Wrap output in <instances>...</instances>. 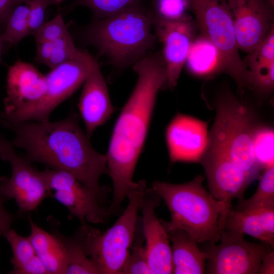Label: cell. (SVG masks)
<instances>
[{"instance_id": "6da1fadb", "label": "cell", "mask_w": 274, "mask_h": 274, "mask_svg": "<svg viewBox=\"0 0 274 274\" xmlns=\"http://www.w3.org/2000/svg\"><path fill=\"white\" fill-rule=\"evenodd\" d=\"M138 78L113 128L107 158L113 184L111 214L117 215L128 195L140 187L133 177L143 149L158 91L166 87L167 73L160 52L149 53L133 64Z\"/></svg>"}, {"instance_id": "7a4b0ae2", "label": "cell", "mask_w": 274, "mask_h": 274, "mask_svg": "<svg viewBox=\"0 0 274 274\" xmlns=\"http://www.w3.org/2000/svg\"><path fill=\"white\" fill-rule=\"evenodd\" d=\"M0 125L14 133L13 146L24 150L30 162L67 172L91 190L108 193L99 184L107 174L106 156L93 148L75 114L55 122L0 120Z\"/></svg>"}, {"instance_id": "3957f363", "label": "cell", "mask_w": 274, "mask_h": 274, "mask_svg": "<svg viewBox=\"0 0 274 274\" xmlns=\"http://www.w3.org/2000/svg\"><path fill=\"white\" fill-rule=\"evenodd\" d=\"M204 178L179 184L154 182L151 188L162 199L170 220H162L167 232L181 229L197 244L219 241L224 221L231 205L216 199L203 186Z\"/></svg>"}, {"instance_id": "277c9868", "label": "cell", "mask_w": 274, "mask_h": 274, "mask_svg": "<svg viewBox=\"0 0 274 274\" xmlns=\"http://www.w3.org/2000/svg\"><path fill=\"white\" fill-rule=\"evenodd\" d=\"M153 15L143 5L95 20L85 32L86 42L118 68L141 59L154 46Z\"/></svg>"}, {"instance_id": "5b68a950", "label": "cell", "mask_w": 274, "mask_h": 274, "mask_svg": "<svg viewBox=\"0 0 274 274\" xmlns=\"http://www.w3.org/2000/svg\"><path fill=\"white\" fill-rule=\"evenodd\" d=\"M216 108L208 147L226 156L252 183L259 179L263 169L254 154L252 138L256 126L252 112L230 92L219 97Z\"/></svg>"}, {"instance_id": "8992f818", "label": "cell", "mask_w": 274, "mask_h": 274, "mask_svg": "<svg viewBox=\"0 0 274 274\" xmlns=\"http://www.w3.org/2000/svg\"><path fill=\"white\" fill-rule=\"evenodd\" d=\"M141 185L127 196L128 203L116 222L103 233L96 228L84 226L83 248L86 255L98 267L100 274H120L128 257L138 212L144 191Z\"/></svg>"}, {"instance_id": "52a82bcc", "label": "cell", "mask_w": 274, "mask_h": 274, "mask_svg": "<svg viewBox=\"0 0 274 274\" xmlns=\"http://www.w3.org/2000/svg\"><path fill=\"white\" fill-rule=\"evenodd\" d=\"M200 34L217 48L222 70L235 82L239 92L250 88V73L239 54L233 24L227 0H190Z\"/></svg>"}, {"instance_id": "ba28073f", "label": "cell", "mask_w": 274, "mask_h": 274, "mask_svg": "<svg viewBox=\"0 0 274 274\" xmlns=\"http://www.w3.org/2000/svg\"><path fill=\"white\" fill-rule=\"evenodd\" d=\"M47 187L56 200L82 225L87 222L105 223L111 214L106 194L96 192L82 184L71 174L47 167L41 171Z\"/></svg>"}, {"instance_id": "9c48e42d", "label": "cell", "mask_w": 274, "mask_h": 274, "mask_svg": "<svg viewBox=\"0 0 274 274\" xmlns=\"http://www.w3.org/2000/svg\"><path fill=\"white\" fill-rule=\"evenodd\" d=\"M221 243H209L205 273L208 274H257L263 257L271 251L269 246L250 242L244 234L224 228Z\"/></svg>"}, {"instance_id": "30bf717a", "label": "cell", "mask_w": 274, "mask_h": 274, "mask_svg": "<svg viewBox=\"0 0 274 274\" xmlns=\"http://www.w3.org/2000/svg\"><path fill=\"white\" fill-rule=\"evenodd\" d=\"M87 70L86 51H83L80 58L61 64L45 75L46 90L39 102L30 108L10 114L0 111V120L49 121L52 111L83 84Z\"/></svg>"}, {"instance_id": "8fae6325", "label": "cell", "mask_w": 274, "mask_h": 274, "mask_svg": "<svg viewBox=\"0 0 274 274\" xmlns=\"http://www.w3.org/2000/svg\"><path fill=\"white\" fill-rule=\"evenodd\" d=\"M0 157L12 168L10 178H0V193L7 199H14L21 213L36 210L50 192L41 171L35 169L24 156L14 150L11 142L0 138Z\"/></svg>"}, {"instance_id": "7c38bea8", "label": "cell", "mask_w": 274, "mask_h": 274, "mask_svg": "<svg viewBox=\"0 0 274 274\" xmlns=\"http://www.w3.org/2000/svg\"><path fill=\"white\" fill-rule=\"evenodd\" d=\"M153 28L162 45L161 53L166 69V87L173 89L177 85L196 37V24L191 15L176 21L163 20L153 16Z\"/></svg>"}, {"instance_id": "4fadbf2b", "label": "cell", "mask_w": 274, "mask_h": 274, "mask_svg": "<svg viewBox=\"0 0 274 274\" xmlns=\"http://www.w3.org/2000/svg\"><path fill=\"white\" fill-rule=\"evenodd\" d=\"M239 50L251 52L273 27V6L267 0H227Z\"/></svg>"}, {"instance_id": "5bb4252c", "label": "cell", "mask_w": 274, "mask_h": 274, "mask_svg": "<svg viewBox=\"0 0 274 274\" xmlns=\"http://www.w3.org/2000/svg\"><path fill=\"white\" fill-rule=\"evenodd\" d=\"M161 198L151 188H146L140 204L141 221L148 264L151 274L173 273L172 254L168 232L155 209Z\"/></svg>"}, {"instance_id": "9a60e30c", "label": "cell", "mask_w": 274, "mask_h": 274, "mask_svg": "<svg viewBox=\"0 0 274 274\" xmlns=\"http://www.w3.org/2000/svg\"><path fill=\"white\" fill-rule=\"evenodd\" d=\"M199 162L205 170L209 192L216 199L231 205L234 198L238 199V202L244 199L252 182L226 156L208 147Z\"/></svg>"}, {"instance_id": "2e32d148", "label": "cell", "mask_w": 274, "mask_h": 274, "mask_svg": "<svg viewBox=\"0 0 274 274\" xmlns=\"http://www.w3.org/2000/svg\"><path fill=\"white\" fill-rule=\"evenodd\" d=\"M86 60L87 73L78 107L90 139L95 130L109 119L114 108L98 62L87 52Z\"/></svg>"}, {"instance_id": "e0dca14e", "label": "cell", "mask_w": 274, "mask_h": 274, "mask_svg": "<svg viewBox=\"0 0 274 274\" xmlns=\"http://www.w3.org/2000/svg\"><path fill=\"white\" fill-rule=\"evenodd\" d=\"M166 141L172 162H199L208 146V124L178 114L167 128Z\"/></svg>"}, {"instance_id": "ac0fdd59", "label": "cell", "mask_w": 274, "mask_h": 274, "mask_svg": "<svg viewBox=\"0 0 274 274\" xmlns=\"http://www.w3.org/2000/svg\"><path fill=\"white\" fill-rule=\"evenodd\" d=\"M46 86L45 75L32 64L17 60L9 67L3 112L10 114L32 107L42 99Z\"/></svg>"}, {"instance_id": "d6986e66", "label": "cell", "mask_w": 274, "mask_h": 274, "mask_svg": "<svg viewBox=\"0 0 274 274\" xmlns=\"http://www.w3.org/2000/svg\"><path fill=\"white\" fill-rule=\"evenodd\" d=\"M224 228L249 235L273 248L274 207L242 211L231 207L225 219Z\"/></svg>"}, {"instance_id": "ffe728a7", "label": "cell", "mask_w": 274, "mask_h": 274, "mask_svg": "<svg viewBox=\"0 0 274 274\" xmlns=\"http://www.w3.org/2000/svg\"><path fill=\"white\" fill-rule=\"evenodd\" d=\"M30 233L28 236L47 274H65L67 255L65 244L58 232L51 233L29 220Z\"/></svg>"}, {"instance_id": "44dd1931", "label": "cell", "mask_w": 274, "mask_h": 274, "mask_svg": "<svg viewBox=\"0 0 274 274\" xmlns=\"http://www.w3.org/2000/svg\"><path fill=\"white\" fill-rule=\"evenodd\" d=\"M167 232L172 243V273H204L207 252L201 250L185 231L176 229Z\"/></svg>"}, {"instance_id": "7402d4cb", "label": "cell", "mask_w": 274, "mask_h": 274, "mask_svg": "<svg viewBox=\"0 0 274 274\" xmlns=\"http://www.w3.org/2000/svg\"><path fill=\"white\" fill-rule=\"evenodd\" d=\"M3 236L9 242L13 253L10 260L13 269L10 273H47L28 237L19 234L11 228L8 230Z\"/></svg>"}, {"instance_id": "603a6c76", "label": "cell", "mask_w": 274, "mask_h": 274, "mask_svg": "<svg viewBox=\"0 0 274 274\" xmlns=\"http://www.w3.org/2000/svg\"><path fill=\"white\" fill-rule=\"evenodd\" d=\"M185 65L191 73L198 76H206L222 70L218 50L207 38L200 34L194 40Z\"/></svg>"}, {"instance_id": "cb8c5ba5", "label": "cell", "mask_w": 274, "mask_h": 274, "mask_svg": "<svg viewBox=\"0 0 274 274\" xmlns=\"http://www.w3.org/2000/svg\"><path fill=\"white\" fill-rule=\"evenodd\" d=\"M83 50L77 49L70 34L52 42L37 44L36 60L51 69L64 62L80 58Z\"/></svg>"}, {"instance_id": "d4e9b609", "label": "cell", "mask_w": 274, "mask_h": 274, "mask_svg": "<svg viewBox=\"0 0 274 274\" xmlns=\"http://www.w3.org/2000/svg\"><path fill=\"white\" fill-rule=\"evenodd\" d=\"M84 226H81L70 237L61 234L67 255L65 274H100L94 262L85 254L83 248Z\"/></svg>"}, {"instance_id": "484cf974", "label": "cell", "mask_w": 274, "mask_h": 274, "mask_svg": "<svg viewBox=\"0 0 274 274\" xmlns=\"http://www.w3.org/2000/svg\"><path fill=\"white\" fill-rule=\"evenodd\" d=\"M143 0H74L64 9L70 12L79 6L88 8L95 20L118 13L126 9L143 5Z\"/></svg>"}, {"instance_id": "4316f807", "label": "cell", "mask_w": 274, "mask_h": 274, "mask_svg": "<svg viewBox=\"0 0 274 274\" xmlns=\"http://www.w3.org/2000/svg\"><path fill=\"white\" fill-rule=\"evenodd\" d=\"M255 193L249 199L238 202L235 210L274 207V165L265 168Z\"/></svg>"}, {"instance_id": "83f0119b", "label": "cell", "mask_w": 274, "mask_h": 274, "mask_svg": "<svg viewBox=\"0 0 274 274\" xmlns=\"http://www.w3.org/2000/svg\"><path fill=\"white\" fill-rule=\"evenodd\" d=\"M151 274L145 248L141 218L138 217L130 252L121 274Z\"/></svg>"}, {"instance_id": "f1b7e54d", "label": "cell", "mask_w": 274, "mask_h": 274, "mask_svg": "<svg viewBox=\"0 0 274 274\" xmlns=\"http://www.w3.org/2000/svg\"><path fill=\"white\" fill-rule=\"evenodd\" d=\"M17 5L9 17L5 31L0 37L4 42L16 46L31 35L29 27V7L23 3Z\"/></svg>"}, {"instance_id": "f546056e", "label": "cell", "mask_w": 274, "mask_h": 274, "mask_svg": "<svg viewBox=\"0 0 274 274\" xmlns=\"http://www.w3.org/2000/svg\"><path fill=\"white\" fill-rule=\"evenodd\" d=\"M252 140L254 154L258 164L263 169L274 165L273 129L266 126H256Z\"/></svg>"}, {"instance_id": "4dcf8cb0", "label": "cell", "mask_w": 274, "mask_h": 274, "mask_svg": "<svg viewBox=\"0 0 274 274\" xmlns=\"http://www.w3.org/2000/svg\"><path fill=\"white\" fill-rule=\"evenodd\" d=\"M243 61L250 73L274 65V28Z\"/></svg>"}, {"instance_id": "1f68e13d", "label": "cell", "mask_w": 274, "mask_h": 274, "mask_svg": "<svg viewBox=\"0 0 274 274\" xmlns=\"http://www.w3.org/2000/svg\"><path fill=\"white\" fill-rule=\"evenodd\" d=\"M153 16L166 21H176L189 15L190 0H153L150 9Z\"/></svg>"}, {"instance_id": "d6a6232c", "label": "cell", "mask_w": 274, "mask_h": 274, "mask_svg": "<svg viewBox=\"0 0 274 274\" xmlns=\"http://www.w3.org/2000/svg\"><path fill=\"white\" fill-rule=\"evenodd\" d=\"M70 34L61 13L52 20L45 22L33 34L36 44L52 42Z\"/></svg>"}, {"instance_id": "836d02e7", "label": "cell", "mask_w": 274, "mask_h": 274, "mask_svg": "<svg viewBox=\"0 0 274 274\" xmlns=\"http://www.w3.org/2000/svg\"><path fill=\"white\" fill-rule=\"evenodd\" d=\"M29 7V27L33 35L42 26L45 22V15L47 8L55 5L54 0H24Z\"/></svg>"}, {"instance_id": "e575fe53", "label": "cell", "mask_w": 274, "mask_h": 274, "mask_svg": "<svg viewBox=\"0 0 274 274\" xmlns=\"http://www.w3.org/2000/svg\"><path fill=\"white\" fill-rule=\"evenodd\" d=\"M7 199L0 193V236L9 230L15 220V216L5 209L4 202Z\"/></svg>"}, {"instance_id": "d590c367", "label": "cell", "mask_w": 274, "mask_h": 274, "mask_svg": "<svg viewBox=\"0 0 274 274\" xmlns=\"http://www.w3.org/2000/svg\"><path fill=\"white\" fill-rule=\"evenodd\" d=\"M24 0H0V23L6 24L10 14Z\"/></svg>"}, {"instance_id": "8d00e7d4", "label": "cell", "mask_w": 274, "mask_h": 274, "mask_svg": "<svg viewBox=\"0 0 274 274\" xmlns=\"http://www.w3.org/2000/svg\"><path fill=\"white\" fill-rule=\"evenodd\" d=\"M258 274L274 273V252L270 251L262 259Z\"/></svg>"}, {"instance_id": "74e56055", "label": "cell", "mask_w": 274, "mask_h": 274, "mask_svg": "<svg viewBox=\"0 0 274 274\" xmlns=\"http://www.w3.org/2000/svg\"><path fill=\"white\" fill-rule=\"evenodd\" d=\"M4 42L1 39L0 37V63L2 62V49H3V44Z\"/></svg>"}, {"instance_id": "f35d334b", "label": "cell", "mask_w": 274, "mask_h": 274, "mask_svg": "<svg viewBox=\"0 0 274 274\" xmlns=\"http://www.w3.org/2000/svg\"><path fill=\"white\" fill-rule=\"evenodd\" d=\"M63 0H54L55 5H57L61 3Z\"/></svg>"}, {"instance_id": "ab89813d", "label": "cell", "mask_w": 274, "mask_h": 274, "mask_svg": "<svg viewBox=\"0 0 274 274\" xmlns=\"http://www.w3.org/2000/svg\"><path fill=\"white\" fill-rule=\"evenodd\" d=\"M272 6H274V0H267Z\"/></svg>"}, {"instance_id": "60d3db41", "label": "cell", "mask_w": 274, "mask_h": 274, "mask_svg": "<svg viewBox=\"0 0 274 274\" xmlns=\"http://www.w3.org/2000/svg\"><path fill=\"white\" fill-rule=\"evenodd\" d=\"M0 138H1V136H0Z\"/></svg>"}]
</instances>
